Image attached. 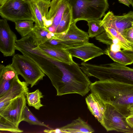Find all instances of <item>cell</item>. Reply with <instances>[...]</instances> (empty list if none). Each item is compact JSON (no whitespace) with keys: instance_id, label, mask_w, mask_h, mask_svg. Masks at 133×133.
<instances>
[{"instance_id":"6da1fadb","label":"cell","mask_w":133,"mask_h":133,"mask_svg":"<svg viewBox=\"0 0 133 133\" xmlns=\"http://www.w3.org/2000/svg\"><path fill=\"white\" fill-rule=\"evenodd\" d=\"M81 69L74 62L68 64L58 61L55 70L49 77L57 96L77 94L83 96L89 92L92 83Z\"/></svg>"},{"instance_id":"7a4b0ae2","label":"cell","mask_w":133,"mask_h":133,"mask_svg":"<svg viewBox=\"0 0 133 133\" xmlns=\"http://www.w3.org/2000/svg\"><path fill=\"white\" fill-rule=\"evenodd\" d=\"M90 90L105 103L114 106L126 117L131 115L130 109L133 107V85L99 80L91 83Z\"/></svg>"},{"instance_id":"3957f363","label":"cell","mask_w":133,"mask_h":133,"mask_svg":"<svg viewBox=\"0 0 133 133\" xmlns=\"http://www.w3.org/2000/svg\"><path fill=\"white\" fill-rule=\"evenodd\" d=\"M83 71L88 76L103 81H113L133 85V68L118 63L95 64L85 63Z\"/></svg>"},{"instance_id":"277c9868","label":"cell","mask_w":133,"mask_h":133,"mask_svg":"<svg viewBox=\"0 0 133 133\" xmlns=\"http://www.w3.org/2000/svg\"><path fill=\"white\" fill-rule=\"evenodd\" d=\"M72 22L100 20L109 8L107 0H68Z\"/></svg>"},{"instance_id":"5b68a950","label":"cell","mask_w":133,"mask_h":133,"mask_svg":"<svg viewBox=\"0 0 133 133\" xmlns=\"http://www.w3.org/2000/svg\"><path fill=\"white\" fill-rule=\"evenodd\" d=\"M25 94L17 97L0 111V130L12 133L23 131L19 125L22 121L23 109L26 105Z\"/></svg>"},{"instance_id":"8992f818","label":"cell","mask_w":133,"mask_h":133,"mask_svg":"<svg viewBox=\"0 0 133 133\" xmlns=\"http://www.w3.org/2000/svg\"><path fill=\"white\" fill-rule=\"evenodd\" d=\"M11 65L32 88L45 76V74L32 60L23 55L17 54L12 58Z\"/></svg>"},{"instance_id":"52a82bcc","label":"cell","mask_w":133,"mask_h":133,"mask_svg":"<svg viewBox=\"0 0 133 133\" xmlns=\"http://www.w3.org/2000/svg\"><path fill=\"white\" fill-rule=\"evenodd\" d=\"M0 15L3 18L14 22L32 20L29 2L23 0H8L0 6Z\"/></svg>"},{"instance_id":"ba28073f","label":"cell","mask_w":133,"mask_h":133,"mask_svg":"<svg viewBox=\"0 0 133 133\" xmlns=\"http://www.w3.org/2000/svg\"><path fill=\"white\" fill-rule=\"evenodd\" d=\"M101 124L107 131H115L133 133V128L127 122V117L109 103H105V110Z\"/></svg>"},{"instance_id":"9c48e42d","label":"cell","mask_w":133,"mask_h":133,"mask_svg":"<svg viewBox=\"0 0 133 133\" xmlns=\"http://www.w3.org/2000/svg\"><path fill=\"white\" fill-rule=\"evenodd\" d=\"M101 24L104 27L114 29L123 36L125 30L133 26V11H130L121 16H116L109 11L104 16Z\"/></svg>"},{"instance_id":"30bf717a","label":"cell","mask_w":133,"mask_h":133,"mask_svg":"<svg viewBox=\"0 0 133 133\" xmlns=\"http://www.w3.org/2000/svg\"><path fill=\"white\" fill-rule=\"evenodd\" d=\"M15 34L11 30L5 19L0 20V51L5 57L14 56L17 40Z\"/></svg>"},{"instance_id":"8fae6325","label":"cell","mask_w":133,"mask_h":133,"mask_svg":"<svg viewBox=\"0 0 133 133\" xmlns=\"http://www.w3.org/2000/svg\"><path fill=\"white\" fill-rule=\"evenodd\" d=\"M69 5L68 0H51L47 19L44 22L45 27H49L55 33Z\"/></svg>"},{"instance_id":"7c38bea8","label":"cell","mask_w":133,"mask_h":133,"mask_svg":"<svg viewBox=\"0 0 133 133\" xmlns=\"http://www.w3.org/2000/svg\"><path fill=\"white\" fill-rule=\"evenodd\" d=\"M28 84L25 81H22L17 75L13 79L9 90L0 97V111L6 107L17 97L29 91Z\"/></svg>"},{"instance_id":"4fadbf2b","label":"cell","mask_w":133,"mask_h":133,"mask_svg":"<svg viewBox=\"0 0 133 133\" xmlns=\"http://www.w3.org/2000/svg\"><path fill=\"white\" fill-rule=\"evenodd\" d=\"M66 50L72 57L79 58L84 62L104 54V50L89 42Z\"/></svg>"},{"instance_id":"5bb4252c","label":"cell","mask_w":133,"mask_h":133,"mask_svg":"<svg viewBox=\"0 0 133 133\" xmlns=\"http://www.w3.org/2000/svg\"><path fill=\"white\" fill-rule=\"evenodd\" d=\"M51 1L35 0L29 2L35 26L45 27L44 22L47 19Z\"/></svg>"},{"instance_id":"9a60e30c","label":"cell","mask_w":133,"mask_h":133,"mask_svg":"<svg viewBox=\"0 0 133 133\" xmlns=\"http://www.w3.org/2000/svg\"><path fill=\"white\" fill-rule=\"evenodd\" d=\"M85 101L90 111L101 124L105 110V103L97 94L92 92L86 98Z\"/></svg>"},{"instance_id":"2e32d148","label":"cell","mask_w":133,"mask_h":133,"mask_svg":"<svg viewBox=\"0 0 133 133\" xmlns=\"http://www.w3.org/2000/svg\"><path fill=\"white\" fill-rule=\"evenodd\" d=\"M76 22H72L69 29L65 32L61 33H54L52 38L89 42L88 34L79 29L76 25Z\"/></svg>"},{"instance_id":"e0dca14e","label":"cell","mask_w":133,"mask_h":133,"mask_svg":"<svg viewBox=\"0 0 133 133\" xmlns=\"http://www.w3.org/2000/svg\"><path fill=\"white\" fill-rule=\"evenodd\" d=\"M58 128L61 133H92L95 131L79 117L70 123Z\"/></svg>"},{"instance_id":"ac0fdd59","label":"cell","mask_w":133,"mask_h":133,"mask_svg":"<svg viewBox=\"0 0 133 133\" xmlns=\"http://www.w3.org/2000/svg\"><path fill=\"white\" fill-rule=\"evenodd\" d=\"M17 75H18L17 72L11 64L5 66L1 64L0 88L5 89H9L11 85L13 79Z\"/></svg>"},{"instance_id":"d6986e66","label":"cell","mask_w":133,"mask_h":133,"mask_svg":"<svg viewBox=\"0 0 133 133\" xmlns=\"http://www.w3.org/2000/svg\"><path fill=\"white\" fill-rule=\"evenodd\" d=\"M38 46L43 51L59 61L68 64L74 62L72 56L66 49L52 48L44 44Z\"/></svg>"},{"instance_id":"ffe728a7","label":"cell","mask_w":133,"mask_h":133,"mask_svg":"<svg viewBox=\"0 0 133 133\" xmlns=\"http://www.w3.org/2000/svg\"><path fill=\"white\" fill-rule=\"evenodd\" d=\"M104 54L108 56L115 62L126 66L133 64V52L123 50L114 52L109 47L104 50Z\"/></svg>"},{"instance_id":"44dd1931","label":"cell","mask_w":133,"mask_h":133,"mask_svg":"<svg viewBox=\"0 0 133 133\" xmlns=\"http://www.w3.org/2000/svg\"><path fill=\"white\" fill-rule=\"evenodd\" d=\"M88 42L71 40H64L52 38L44 44L49 47L56 49H66L82 45Z\"/></svg>"},{"instance_id":"7402d4cb","label":"cell","mask_w":133,"mask_h":133,"mask_svg":"<svg viewBox=\"0 0 133 133\" xmlns=\"http://www.w3.org/2000/svg\"><path fill=\"white\" fill-rule=\"evenodd\" d=\"M34 43L37 45L43 44L52 38L53 33L50 32L45 27L36 26L34 25L32 31Z\"/></svg>"},{"instance_id":"603a6c76","label":"cell","mask_w":133,"mask_h":133,"mask_svg":"<svg viewBox=\"0 0 133 133\" xmlns=\"http://www.w3.org/2000/svg\"><path fill=\"white\" fill-rule=\"evenodd\" d=\"M72 22L71 8L69 4L64 13L55 33H61L65 32L69 29Z\"/></svg>"},{"instance_id":"cb8c5ba5","label":"cell","mask_w":133,"mask_h":133,"mask_svg":"<svg viewBox=\"0 0 133 133\" xmlns=\"http://www.w3.org/2000/svg\"><path fill=\"white\" fill-rule=\"evenodd\" d=\"M25 96L29 106L32 107L36 109L39 110L41 107L44 106L42 104L41 101V98H43L44 96L39 89L31 92H27Z\"/></svg>"},{"instance_id":"d4e9b609","label":"cell","mask_w":133,"mask_h":133,"mask_svg":"<svg viewBox=\"0 0 133 133\" xmlns=\"http://www.w3.org/2000/svg\"><path fill=\"white\" fill-rule=\"evenodd\" d=\"M32 20H24L15 22V28L16 31L21 36L24 37L33 30L34 25Z\"/></svg>"},{"instance_id":"484cf974","label":"cell","mask_w":133,"mask_h":133,"mask_svg":"<svg viewBox=\"0 0 133 133\" xmlns=\"http://www.w3.org/2000/svg\"><path fill=\"white\" fill-rule=\"evenodd\" d=\"M22 121L27 122L30 124L43 126L49 129H51L48 125L38 120L26 105L23 110Z\"/></svg>"},{"instance_id":"4316f807","label":"cell","mask_w":133,"mask_h":133,"mask_svg":"<svg viewBox=\"0 0 133 133\" xmlns=\"http://www.w3.org/2000/svg\"><path fill=\"white\" fill-rule=\"evenodd\" d=\"M105 30L112 37L117 39L119 41L122 49L123 50L131 52L133 51V49L124 36L114 29L104 27Z\"/></svg>"},{"instance_id":"83f0119b","label":"cell","mask_w":133,"mask_h":133,"mask_svg":"<svg viewBox=\"0 0 133 133\" xmlns=\"http://www.w3.org/2000/svg\"><path fill=\"white\" fill-rule=\"evenodd\" d=\"M101 20H91L87 21L89 27V37L92 38L96 37L104 31L105 29L101 23Z\"/></svg>"},{"instance_id":"f1b7e54d","label":"cell","mask_w":133,"mask_h":133,"mask_svg":"<svg viewBox=\"0 0 133 133\" xmlns=\"http://www.w3.org/2000/svg\"><path fill=\"white\" fill-rule=\"evenodd\" d=\"M96 39L99 42L107 45H110L112 44V41L109 38L105 30L95 37Z\"/></svg>"},{"instance_id":"f546056e","label":"cell","mask_w":133,"mask_h":133,"mask_svg":"<svg viewBox=\"0 0 133 133\" xmlns=\"http://www.w3.org/2000/svg\"><path fill=\"white\" fill-rule=\"evenodd\" d=\"M123 36L133 49V26L125 30Z\"/></svg>"},{"instance_id":"4dcf8cb0","label":"cell","mask_w":133,"mask_h":133,"mask_svg":"<svg viewBox=\"0 0 133 133\" xmlns=\"http://www.w3.org/2000/svg\"><path fill=\"white\" fill-rule=\"evenodd\" d=\"M110 50L112 51L116 52L122 49L120 45L119 44L112 43L109 47Z\"/></svg>"},{"instance_id":"1f68e13d","label":"cell","mask_w":133,"mask_h":133,"mask_svg":"<svg viewBox=\"0 0 133 133\" xmlns=\"http://www.w3.org/2000/svg\"><path fill=\"white\" fill-rule=\"evenodd\" d=\"M127 120L129 125L133 128V114L127 117Z\"/></svg>"},{"instance_id":"d6a6232c","label":"cell","mask_w":133,"mask_h":133,"mask_svg":"<svg viewBox=\"0 0 133 133\" xmlns=\"http://www.w3.org/2000/svg\"><path fill=\"white\" fill-rule=\"evenodd\" d=\"M119 2L122 3L126 6L129 7L131 5L130 2L129 0H118Z\"/></svg>"},{"instance_id":"836d02e7","label":"cell","mask_w":133,"mask_h":133,"mask_svg":"<svg viewBox=\"0 0 133 133\" xmlns=\"http://www.w3.org/2000/svg\"><path fill=\"white\" fill-rule=\"evenodd\" d=\"M8 0H0V6L2 5Z\"/></svg>"},{"instance_id":"e575fe53","label":"cell","mask_w":133,"mask_h":133,"mask_svg":"<svg viewBox=\"0 0 133 133\" xmlns=\"http://www.w3.org/2000/svg\"><path fill=\"white\" fill-rule=\"evenodd\" d=\"M130 112L131 114H133V107L131 108Z\"/></svg>"},{"instance_id":"d590c367","label":"cell","mask_w":133,"mask_h":133,"mask_svg":"<svg viewBox=\"0 0 133 133\" xmlns=\"http://www.w3.org/2000/svg\"><path fill=\"white\" fill-rule=\"evenodd\" d=\"M23 0L25 1L26 2H30L31 1H32L35 0Z\"/></svg>"},{"instance_id":"8d00e7d4","label":"cell","mask_w":133,"mask_h":133,"mask_svg":"<svg viewBox=\"0 0 133 133\" xmlns=\"http://www.w3.org/2000/svg\"><path fill=\"white\" fill-rule=\"evenodd\" d=\"M132 52H133V51Z\"/></svg>"}]
</instances>
